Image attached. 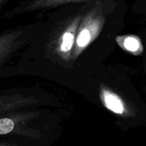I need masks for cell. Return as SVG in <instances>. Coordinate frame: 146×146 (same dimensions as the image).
<instances>
[{
	"label": "cell",
	"mask_w": 146,
	"mask_h": 146,
	"mask_svg": "<svg viewBox=\"0 0 146 146\" xmlns=\"http://www.w3.org/2000/svg\"><path fill=\"white\" fill-rule=\"evenodd\" d=\"M105 17L100 5L94 7L82 17L77 31L72 56L77 58L84 49L95 40L101 32Z\"/></svg>",
	"instance_id": "cell-1"
},
{
	"label": "cell",
	"mask_w": 146,
	"mask_h": 146,
	"mask_svg": "<svg viewBox=\"0 0 146 146\" xmlns=\"http://www.w3.org/2000/svg\"><path fill=\"white\" fill-rule=\"evenodd\" d=\"M81 18V16H78L74 18L68 27L59 36L58 45L56 46V51L64 59L68 60L70 56L72 55V49L75 44L77 31Z\"/></svg>",
	"instance_id": "cell-2"
},
{
	"label": "cell",
	"mask_w": 146,
	"mask_h": 146,
	"mask_svg": "<svg viewBox=\"0 0 146 146\" xmlns=\"http://www.w3.org/2000/svg\"><path fill=\"white\" fill-rule=\"evenodd\" d=\"M23 31L12 29L0 34V66L22 44Z\"/></svg>",
	"instance_id": "cell-3"
},
{
	"label": "cell",
	"mask_w": 146,
	"mask_h": 146,
	"mask_svg": "<svg viewBox=\"0 0 146 146\" xmlns=\"http://www.w3.org/2000/svg\"><path fill=\"white\" fill-rule=\"evenodd\" d=\"M34 113L13 114L11 113H0V135L9 133H19L23 130L21 124L31 119Z\"/></svg>",
	"instance_id": "cell-4"
},
{
	"label": "cell",
	"mask_w": 146,
	"mask_h": 146,
	"mask_svg": "<svg viewBox=\"0 0 146 146\" xmlns=\"http://www.w3.org/2000/svg\"><path fill=\"white\" fill-rule=\"evenodd\" d=\"M91 1V0H30V1L23 3L17 8L13 9L12 11L9 14V17L10 15L12 16L16 14H19V13L34 11L36 10L55 7L65 4L81 2V1Z\"/></svg>",
	"instance_id": "cell-5"
},
{
	"label": "cell",
	"mask_w": 146,
	"mask_h": 146,
	"mask_svg": "<svg viewBox=\"0 0 146 146\" xmlns=\"http://www.w3.org/2000/svg\"><path fill=\"white\" fill-rule=\"evenodd\" d=\"M101 98L105 106L116 114H123L125 112V106L121 98L115 93L106 88L101 91Z\"/></svg>",
	"instance_id": "cell-6"
},
{
	"label": "cell",
	"mask_w": 146,
	"mask_h": 146,
	"mask_svg": "<svg viewBox=\"0 0 146 146\" xmlns=\"http://www.w3.org/2000/svg\"><path fill=\"white\" fill-rule=\"evenodd\" d=\"M124 48L129 51H136L140 48V42L135 37L128 36L123 40V42Z\"/></svg>",
	"instance_id": "cell-7"
},
{
	"label": "cell",
	"mask_w": 146,
	"mask_h": 146,
	"mask_svg": "<svg viewBox=\"0 0 146 146\" xmlns=\"http://www.w3.org/2000/svg\"><path fill=\"white\" fill-rule=\"evenodd\" d=\"M6 1H7V0H0V7L4 4V2H5Z\"/></svg>",
	"instance_id": "cell-8"
},
{
	"label": "cell",
	"mask_w": 146,
	"mask_h": 146,
	"mask_svg": "<svg viewBox=\"0 0 146 146\" xmlns=\"http://www.w3.org/2000/svg\"><path fill=\"white\" fill-rule=\"evenodd\" d=\"M0 146H14V145H9V144H4V143H0Z\"/></svg>",
	"instance_id": "cell-9"
}]
</instances>
